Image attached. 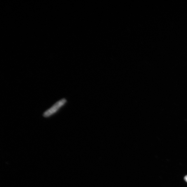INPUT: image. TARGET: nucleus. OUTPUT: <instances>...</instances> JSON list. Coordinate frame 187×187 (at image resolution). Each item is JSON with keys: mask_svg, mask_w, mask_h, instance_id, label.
I'll use <instances>...</instances> for the list:
<instances>
[{"mask_svg": "<svg viewBox=\"0 0 187 187\" xmlns=\"http://www.w3.org/2000/svg\"><path fill=\"white\" fill-rule=\"evenodd\" d=\"M67 102V100L65 98L60 99L56 102L52 107L47 110L43 114L45 118H48L53 115L63 107Z\"/></svg>", "mask_w": 187, "mask_h": 187, "instance_id": "obj_1", "label": "nucleus"}, {"mask_svg": "<svg viewBox=\"0 0 187 187\" xmlns=\"http://www.w3.org/2000/svg\"><path fill=\"white\" fill-rule=\"evenodd\" d=\"M185 180L187 182V175L185 177H184Z\"/></svg>", "mask_w": 187, "mask_h": 187, "instance_id": "obj_2", "label": "nucleus"}]
</instances>
